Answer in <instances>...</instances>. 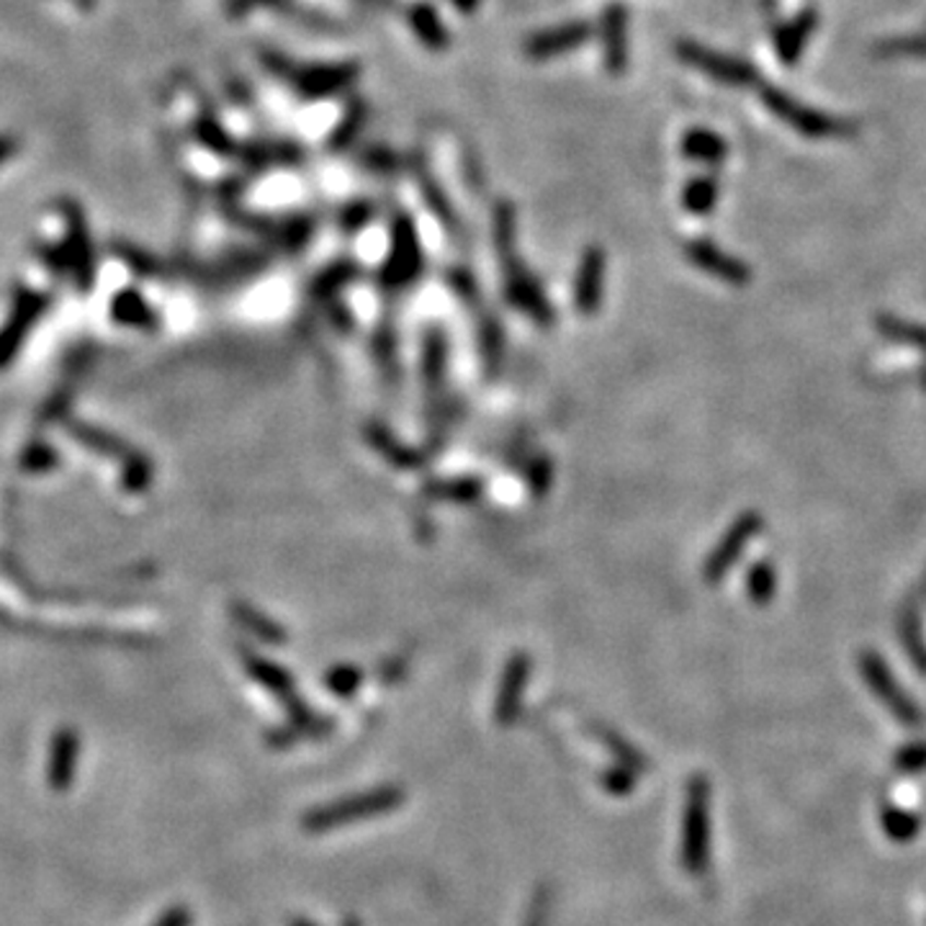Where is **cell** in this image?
<instances>
[{"mask_svg":"<svg viewBox=\"0 0 926 926\" xmlns=\"http://www.w3.org/2000/svg\"><path fill=\"white\" fill-rule=\"evenodd\" d=\"M901 764H903V767H924V764H926V743H922V747L906 749V752L901 754Z\"/></svg>","mask_w":926,"mask_h":926,"instance_id":"cell-43","label":"cell"},{"mask_svg":"<svg viewBox=\"0 0 926 926\" xmlns=\"http://www.w3.org/2000/svg\"><path fill=\"white\" fill-rule=\"evenodd\" d=\"M446 371H448V340L441 327H427L425 342H422V376H425V389L433 414H441V397L446 394Z\"/></svg>","mask_w":926,"mask_h":926,"instance_id":"cell-14","label":"cell"},{"mask_svg":"<svg viewBox=\"0 0 926 926\" xmlns=\"http://www.w3.org/2000/svg\"><path fill=\"white\" fill-rule=\"evenodd\" d=\"M528 677H530V656L525 652H517L509 656L505 672H502L497 703H494V718H497L500 726L515 724V718L520 716L523 695H525V688H528Z\"/></svg>","mask_w":926,"mask_h":926,"instance_id":"cell-13","label":"cell"},{"mask_svg":"<svg viewBox=\"0 0 926 926\" xmlns=\"http://www.w3.org/2000/svg\"><path fill=\"white\" fill-rule=\"evenodd\" d=\"M456 3H458V5H461V9H471V5H473V3H477V0H456Z\"/></svg>","mask_w":926,"mask_h":926,"instance_id":"cell-47","label":"cell"},{"mask_svg":"<svg viewBox=\"0 0 926 926\" xmlns=\"http://www.w3.org/2000/svg\"><path fill=\"white\" fill-rule=\"evenodd\" d=\"M764 528V520L760 517V513H741L736 520L728 525V530L724 534V538L716 543V549L711 551V556L705 559L703 564V579L705 585H720V582L726 579V574L731 572L736 561L743 551H747V546L752 543V538L760 534Z\"/></svg>","mask_w":926,"mask_h":926,"instance_id":"cell-7","label":"cell"},{"mask_svg":"<svg viewBox=\"0 0 926 926\" xmlns=\"http://www.w3.org/2000/svg\"><path fill=\"white\" fill-rule=\"evenodd\" d=\"M355 273L359 271H355V266H350V262H340V266L327 268V271L319 273L315 283H312V294H315L317 298H327L338 289L345 286L348 281H353Z\"/></svg>","mask_w":926,"mask_h":926,"instance_id":"cell-34","label":"cell"},{"mask_svg":"<svg viewBox=\"0 0 926 926\" xmlns=\"http://www.w3.org/2000/svg\"><path fill=\"white\" fill-rule=\"evenodd\" d=\"M44 298L36 294H24L21 298V304L16 306V312H13L9 327H5V332H0V363L9 361V355L16 350L19 340L26 335V327L34 323L36 315L42 312Z\"/></svg>","mask_w":926,"mask_h":926,"instance_id":"cell-22","label":"cell"},{"mask_svg":"<svg viewBox=\"0 0 926 926\" xmlns=\"http://www.w3.org/2000/svg\"><path fill=\"white\" fill-rule=\"evenodd\" d=\"M366 116H368L366 104H363V101H353V104L348 106V112L342 114L340 127L332 131L330 148L332 150H345L348 144L353 142L355 137H359V131L363 129V124H366Z\"/></svg>","mask_w":926,"mask_h":926,"instance_id":"cell-32","label":"cell"},{"mask_svg":"<svg viewBox=\"0 0 926 926\" xmlns=\"http://www.w3.org/2000/svg\"><path fill=\"white\" fill-rule=\"evenodd\" d=\"M366 441L368 446H374L378 454H382L391 466H397V469H420V466L425 464V456L399 441L389 427L376 425V422L366 427Z\"/></svg>","mask_w":926,"mask_h":926,"instance_id":"cell-19","label":"cell"},{"mask_svg":"<svg viewBox=\"0 0 926 926\" xmlns=\"http://www.w3.org/2000/svg\"><path fill=\"white\" fill-rule=\"evenodd\" d=\"M405 804V790L397 785H384L374 787V790H363L359 796H348L342 800H335L330 806L315 808L304 816V829L312 834H323V831H332L348 823L371 819V816L389 813L394 808Z\"/></svg>","mask_w":926,"mask_h":926,"instance_id":"cell-2","label":"cell"},{"mask_svg":"<svg viewBox=\"0 0 926 926\" xmlns=\"http://www.w3.org/2000/svg\"><path fill=\"white\" fill-rule=\"evenodd\" d=\"M260 3H268V0H230L227 11H230V16H243V13L253 11L255 5H260Z\"/></svg>","mask_w":926,"mask_h":926,"instance_id":"cell-44","label":"cell"},{"mask_svg":"<svg viewBox=\"0 0 926 926\" xmlns=\"http://www.w3.org/2000/svg\"><path fill=\"white\" fill-rule=\"evenodd\" d=\"M155 926H191V911L184 906H175L171 911H165V914L155 922Z\"/></svg>","mask_w":926,"mask_h":926,"instance_id":"cell-42","label":"cell"},{"mask_svg":"<svg viewBox=\"0 0 926 926\" xmlns=\"http://www.w3.org/2000/svg\"><path fill=\"white\" fill-rule=\"evenodd\" d=\"M684 255L700 271L724 283H731V286H743V283L752 281V268L743 260L734 258V255L720 250L711 239H690L684 245Z\"/></svg>","mask_w":926,"mask_h":926,"instance_id":"cell-11","label":"cell"},{"mask_svg":"<svg viewBox=\"0 0 926 926\" xmlns=\"http://www.w3.org/2000/svg\"><path fill=\"white\" fill-rule=\"evenodd\" d=\"M859 672H863L865 682L870 684L875 695L880 698V703L888 705V711H891L903 726H918V718H922L918 716V708L914 705V700L899 688V682H895V677L891 669H888L883 656L878 652L859 654Z\"/></svg>","mask_w":926,"mask_h":926,"instance_id":"cell-9","label":"cell"},{"mask_svg":"<svg viewBox=\"0 0 926 926\" xmlns=\"http://www.w3.org/2000/svg\"><path fill=\"white\" fill-rule=\"evenodd\" d=\"M747 593H749V600H752L754 605H762V608L772 602V597H775L777 593V574L770 561H760V564L749 569Z\"/></svg>","mask_w":926,"mask_h":926,"instance_id":"cell-31","label":"cell"},{"mask_svg":"<svg viewBox=\"0 0 926 926\" xmlns=\"http://www.w3.org/2000/svg\"><path fill=\"white\" fill-rule=\"evenodd\" d=\"M371 216V207L368 203H355V207H350L345 214H342V230L345 232H359L363 224L368 222Z\"/></svg>","mask_w":926,"mask_h":926,"instance_id":"cell-40","label":"cell"},{"mask_svg":"<svg viewBox=\"0 0 926 926\" xmlns=\"http://www.w3.org/2000/svg\"><path fill=\"white\" fill-rule=\"evenodd\" d=\"M602 785L608 787L610 793H616V796H625V793H629L631 787H633L631 775L623 767H616V770L605 772V775H602Z\"/></svg>","mask_w":926,"mask_h":926,"instance_id":"cell-39","label":"cell"},{"mask_svg":"<svg viewBox=\"0 0 926 926\" xmlns=\"http://www.w3.org/2000/svg\"><path fill=\"white\" fill-rule=\"evenodd\" d=\"M114 319H116V323L131 325V327H152V325H155V315H152L150 304L144 302V296L134 289L119 291V294H116Z\"/></svg>","mask_w":926,"mask_h":926,"instance_id":"cell-26","label":"cell"},{"mask_svg":"<svg viewBox=\"0 0 926 926\" xmlns=\"http://www.w3.org/2000/svg\"><path fill=\"white\" fill-rule=\"evenodd\" d=\"M880 57H926V36H899L878 47Z\"/></svg>","mask_w":926,"mask_h":926,"instance_id":"cell-37","label":"cell"},{"mask_svg":"<svg viewBox=\"0 0 926 926\" xmlns=\"http://www.w3.org/2000/svg\"><path fill=\"white\" fill-rule=\"evenodd\" d=\"M682 155L692 163L718 165L728 155V144L720 134L711 129H690L682 140Z\"/></svg>","mask_w":926,"mask_h":926,"instance_id":"cell-21","label":"cell"},{"mask_svg":"<svg viewBox=\"0 0 926 926\" xmlns=\"http://www.w3.org/2000/svg\"><path fill=\"white\" fill-rule=\"evenodd\" d=\"M289 926H315V924H309V922H304V918H294V922H291Z\"/></svg>","mask_w":926,"mask_h":926,"instance_id":"cell-48","label":"cell"},{"mask_svg":"<svg viewBox=\"0 0 926 926\" xmlns=\"http://www.w3.org/2000/svg\"><path fill=\"white\" fill-rule=\"evenodd\" d=\"M410 26L414 28V34H418V39L425 44L427 49H435V52H441V49L448 47V32L446 26H443V21L437 13L430 9L425 3H418L410 9Z\"/></svg>","mask_w":926,"mask_h":926,"instance_id":"cell-24","label":"cell"},{"mask_svg":"<svg viewBox=\"0 0 926 926\" xmlns=\"http://www.w3.org/2000/svg\"><path fill=\"white\" fill-rule=\"evenodd\" d=\"M266 68H271L276 75L289 80L296 87L298 96L304 98H327L335 93L345 91V87L359 78L361 68L355 62H335V65H309V68H294L289 60L279 55H266Z\"/></svg>","mask_w":926,"mask_h":926,"instance_id":"cell-4","label":"cell"},{"mask_svg":"<svg viewBox=\"0 0 926 926\" xmlns=\"http://www.w3.org/2000/svg\"><path fill=\"white\" fill-rule=\"evenodd\" d=\"M363 163H366L368 167H374V171H394V163H397V157L391 155L389 150H382V148H374V150H368L366 155H363Z\"/></svg>","mask_w":926,"mask_h":926,"instance_id":"cell-41","label":"cell"},{"mask_svg":"<svg viewBox=\"0 0 926 926\" xmlns=\"http://www.w3.org/2000/svg\"><path fill=\"white\" fill-rule=\"evenodd\" d=\"M589 36H593V28L587 24H564L556 28H546L541 34H534L528 42H525V55L530 57V60H549V57H559L572 52V49L582 47V44H587Z\"/></svg>","mask_w":926,"mask_h":926,"instance_id":"cell-15","label":"cell"},{"mask_svg":"<svg viewBox=\"0 0 926 926\" xmlns=\"http://www.w3.org/2000/svg\"><path fill=\"white\" fill-rule=\"evenodd\" d=\"M716 201H718V184L713 175H698V178H692L682 191L684 209L695 216L711 214L713 207H716Z\"/></svg>","mask_w":926,"mask_h":926,"instance_id":"cell-27","label":"cell"},{"mask_svg":"<svg viewBox=\"0 0 926 926\" xmlns=\"http://www.w3.org/2000/svg\"><path fill=\"white\" fill-rule=\"evenodd\" d=\"M593 734L605 743V747L610 749L612 754L618 757V762L625 764V767H631V770H646L644 754L636 752V749H633L631 743L623 739V736H618L616 731H610V728H605L600 724L593 726Z\"/></svg>","mask_w":926,"mask_h":926,"instance_id":"cell-33","label":"cell"},{"mask_svg":"<svg viewBox=\"0 0 926 926\" xmlns=\"http://www.w3.org/2000/svg\"><path fill=\"white\" fill-rule=\"evenodd\" d=\"M479 345H481V359H484L490 374H497L502 355H505V335H502V325L497 317H490V315L481 317Z\"/></svg>","mask_w":926,"mask_h":926,"instance_id":"cell-29","label":"cell"},{"mask_svg":"<svg viewBox=\"0 0 926 926\" xmlns=\"http://www.w3.org/2000/svg\"><path fill=\"white\" fill-rule=\"evenodd\" d=\"M194 137L199 140L201 148L216 152V155H235L237 152V144L227 134V129L219 127V121L211 119V116H199L196 119Z\"/></svg>","mask_w":926,"mask_h":926,"instance_id":"cell-30","label":"cell"},{"mask_svg":"<svg viewBox=\"0 0 926 926\" xmlns=\"http://www.w3.org/2000/svg\"><path fill=\"white\" fill-rule=\"evenodd\" d=\"M760 96H762V104L767 106L780 121H785L787 127L796 129L798 134L808 137V140L849 137V134H855V129H857L852 121L836 119V116H829L823 112H816V108H811V106L800 104V101L787 96V93L780 91V87L762 85Z\"/></svg>","mask_w":926,"mask_h":926,"instance_id":"cell-3","label":"cell"},{"mask_svg":"<svg viewBox=\"0 0 926 926\" xmlns=\"http://www.w3.org/2000/svg\"><path fill=\"white\" fill-rule=\"evenodd\" d=\"M60 211L65 216V255H68V262L80 286L87 289L93 283L96 268H93V245L91 235H87L85 214L75 201H65Z\"/></svg>","mask_w":926,"mask_h":926,"instance_id":"cell-10","label":"cell"},{"mask_svg":"<svg viewBox=\"0 0 926 926\" xmlns=\"http://www.w3.org/2000/svg\"><path fill=\"white\" fill-rule=\"evenodd\" d=\"M80 752V739L72 728H60L52 739V752H49V785L52 790L65 793L75 775V760Z\"/></svg>","mask_w":926,"mask_h":926,"instance_id":"cell-18","label":"cell"},{"mask_svg":"<svg viewBox=\"0 0 926 926\" xmlns=\"http://www.w3.org/2000/svg\"><path fill=\"white\" fill-rule=\"evenodd\" d=\"M899 636H901V646L906 648L909 659L914 661L918 672L926 675V636H924L922 618H918V612L914 608L901 612Z\"/></svg>","mask_w":926,"mask_h":926,"instance_id":"cell-25","label":"cell"},{"mask_svg":"<svg viewBox=\"0 0 926 926\" xmlns=\"http://www.w3.org/2000/svg\"><path fill=\"white\" fill-rule=\"evenodd\" d=\"M875 327H878V332L888 340L901 342V345L926 350V327L924 325L909 323V319H901V317H893V315H880L878 319H875Z\"/></svg>","mask_w":926,"mask_h":926,"instance_id":"cell-28","label":"cell"},{"mask_svg":"<svg viewBox=\"0 0 926 926\" xmlns=\"http://www.w3.org/2000/svg\"><path fill=\"white\" fill-rule=\"evenodd\" d=\"M422 271V250L418 227H414L412 216L397 214L391 224V250L386 255L382 268V283L386 289L402 291L418 279Z\"/></svg>","mask_w":926,"mask_h":926,"instance_id":"cell-5","label":"cell"},{"mask_svg":"<svg viewBox=\"0 0 926 926\" xmlns=\"http://www.w3.org/2000/svg\"><path fill=\"white\" fill-rule=\"evenodd\" d=\"M677 55H680V60L684 65L705 72V75L718 80V83L724 85L749 87L760 83V72H757L747 60L716 52V49L703 47V44L698 42H680L677 44Z\"/></svg>","mask_w":926,"mask_h":926,"instance_id":"cell-6","label":"cell"},{"mask_svg":"<svg viewBox=\"0 0 926 926\" xmlns=\"http://www.w3.org/2000/svg\"><path fill=\"white\" fill-rule=\"evenodd\" d=\"M528 926H543V903H538V914L536 918H530Z\"/></svg>","mask_w":926,"mask_h":926,"instance_id":"cell-46","label":"cell"},{"mask_svg":"<svg viewBox=\"0 0 926 926\" xmlns=\"http://www.w3.org/2000/svg\"><path fill=\"white\" fill-rule=\"evenodd\" d=\"M682 857L690 872H703L705 859H708V783L705 777H692L690 783Z\"/></svg>","mask_w":926,"mask_h":926,"instance_id":"cell-8","label":"cell"},{"mask_svg":"<svg viewBox=\"0 0 926 926\" xmlns=\"http://www.w3.org/2000/svg\"><path fill=\"white\" fill-rule=\"evenodd\" d=\"M602 42L605 68L621 75L629 68V11L623 5H610L602 13Z\"/></svg>","mask_w":926,"mask_h":926,"instance_id":"cell-16","label":"cell"},{"mask_svg":"<svg viewBox=\"0 0 926 926\" xmlns=\"http://www.w3.org/2000/svg\"><path fill=\"white\" fill-rule=\"evenodd\" d=\"M553 481V466L546 456H538L528 466V487L534 492V497H543L551 490Z\"/></svg>","mask_w":926,"mask_h":926,"instance_id":"cell-38","label":"cell"},{"mask_svg":"<svg viewBox=\"0 0 926 926\" xmlns=\"http://www.w3.org/2000/svg\"><path fill=\"white\" fill-rule=\"evenodd\" d=\"M16 152H19V142L9 134H0V165H3L5 160H11Z\"/></svg>","mask_w":926,"mask_h":926,"instance_id":"cell-45","label":"cell"},{"mask_svg":"<svg viewBox=\"0 0 926 926\" xmlns=\"http://www.w3.org/2000/svg\"><path fill=\"white\" fill-rule=\"evenodd\" d=\"M361 682H363V672L353 665H338L325 675V688L338 698L353 695V692L361 688Z\"/></svg>","mask_w":926,"mask_h":926,"instance_id":"cell-35","label":"cell"},{"mask_svg":"<svg viewBox=\"0 0 926 926\" xmlns=\"http://www.w3.org/2000/svg\"><path fill=\"white\" fill-rule=\"evenodd\" d=\"M374 350H376V363L378 368H382L386 382L397 378V335H394V330L382 327V330L376 332Z\"/></svg>","mask_w":926,"mask_h":926,"instance_id":"cell-36","label":"cell"},{"mask_svg":"<svg viewBox=\"0 0 926 926\" xmlns=\"http://www.w3.org/2000/svg\"><path fill=\"white\" fill-rule=\"evenodd\" d=\"M425 494L433 500L456 502V505H469L484 494V481L477 477H456V479H433L425 484Z\"/></svg>","mask_w":926,"mask_h":926,"instance_id":"cell-23","label":"cell"},{"mask_svg":"<svg viewBox=\"0 0 926 926\" xmlns=\"http://www.w3.org/2000/svg\"><path fill=\"white\" fill-rule=\"evenodd\" d=\"M232 616H235V621L239 623V629H245L250 636H255L262 644H271V646H283L289 641L286 631L281 629L279 623L271 621V618L266 616V612H260L258 608H253V605L247 602H235L232 605Z\"/></svg>","mask_w":926,"mask_h":926,"instance_id":"cell-20","label":"cell"},{"mask_svg":"<svg viewBox=\"0 0 926 926\" xmlns=\"http://www.w3.org/2000/svg\"><path fill=\"white\" fill-rule=\"evenodd\" d=\"M494 239H497V250L502 268H505V296L507 302L517 306L523 315H528L534 323L551 327L553 315L551 302L541 291V283L534 279V273L525 268V262L517 255V230H515V209L507 201H502L494 211Z\"/></svg>","mask_w":926,"mask_h":926,"instance_id":"cell-1","label":"cell"},{"mask_svg":"<svg viewBox=\"0 0 926 926\" xmlns=\"http://www.w3.org/2000/svg\"><path fill=\"white\" fill-rule=\"evenodd\" d=\"M816 28H819V13L816 9H804L796 19L787 21L785 26H780L775 36V52L777 60L793 68L800 60V55L806 52L808 39H811Z\"/></svg>","mask_w":926,"mask_h":926,"instance_id":"cell-17","label":"cell"},{"mask_svg":"<svg viewBox=\"0 0 926 926\" xmlns=\"http://www.w3.org/2000/svg\"><path fill=\"white\" fill-rule=\"evenodd\" d=\"M605 250L602 247H587L582 255L577 276H574V306H577L579 315L593 317L597 315L602 304V291H605Z\"/></svg>","mask_w":926,"mask_h":926,"instance_id":"cell-12","label":"cell"}]
</instances>
